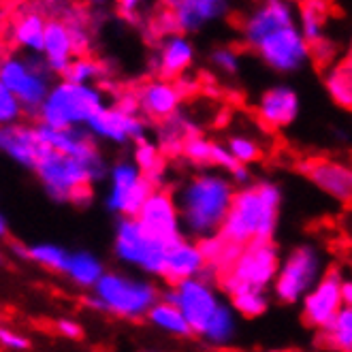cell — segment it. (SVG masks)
<instances>
[{
	"label": "cell",
	"instance_id": "1",
	"mask_svg": "<svg viewBox=\"0 0 352 352\" xmlns=\"http://www.w3.org/2000/svg\"><path fill=\"white\" fill-rule=\"evenodd\" d=\"M235 184L218 173H201L173 192L182 229L195 239L218 235L235 199Z\"/></svg>",
	"mask_w": 352,
	"mask_h": 352
},
{
	"label": "cell",
	"instance_id": "2",
	"mask_svg": "<svg viewBox=\"0 0 352 352\" xmlns=\"http://www.w3.org/2000/svg\"><path fill=\"white\" fill-rule=\"evenodd\" d=\"M282 207V190L274 182H258L235 192L220 237L235 248L254 241H274L278 216Z\"/></svg>",
	"mask_w": 352,
	"mask_h": 352
},
{
	"label": "cell",
	"instance_id": "3",
	"mask_svg": "<svg viewBox=\"0 0 352 352\" xmlns=\"http://www.w3.org/2000/svg\"><path fill=\"white\" fill-rule=\"evenodd\" d=\"M105 107L102 92L94 86H79L60 81L52 86L50 96L38 109V124L54 131H71L79 129Z\"/></svg>",
	"mask_w": 352,
	"mask_h": 352
},
{
	"label": "cell",
	"instance_id": "4",
	"mask_svg": "<svg viewBox=\"0 0 352 352\" xmlns=\"http://www.w3.org/2000/svg\"><path fill=\"white\" fill-rule=\"evenodd\" d=\"M38 179L43 182L50 199L56 203H73V197L81 188H92V184L105 177L107 169L84 162L73 156H65L50 146H41L34 167Z\"/></svg>",
	"mask_w": 352,
	"mask_h": 352
},
{
	"label": "cell",
	"instance_id": "5",
	"mask_svg": "<svg viewBox=\"0 0 352 352\" xmlns=\"http://www.w3.org/2000/svg\"><path fill=\"white\" fill-rule=\"evenodd\" d=\"M94 297L102 303V312L135 320L148 316L162 293L148 280L107 272L94 286Z\"/></svg>",
	"mask_w": 352,
	"mask_h": 352
},
{
	"label": "cell",
	"instance_id": "6",
	"mask_svg": "<svg viewBox=\"0 0 352 352\" xmlns=\"http://www.w3.org/2000/svg\"><path fill=\"white\" fill-rule=\"evenodd\" d=\"M280 272V254L274 241H254L245 245L233 267L220 276V284L226 295H235L243 288L265 291L269 284L276 282Z\"/></svg>",
	"mask_w": 352,
	"mask_h": 352
},
{
	"label": "cell",
	"instance_id": "7",
	"mask_svg": "<svg viewBox=\"0 0 352 352\" xmlns=\"http://www.w3.org/2000/svg\"><path fill=\"white\" fill-rule=\"evenodd\" d=\"M113 245H116V256L122 263L135 265L143 269L146 274L158 278L164 276L167 254L171 250V245L148 233L137 218H122L118 222Z\"/></svg>",
	"mask_w": 352,
	"mask_h": 352
},
{
	"label": "cell",
	"instance_id": "8",
	"mask_svg": "<svg viewBox=\"0 0 352 352\" xmlns=\"http://www.w3.org/2000/svg\"><path fill=\"white\" fill-rule=\"evenodd\" d=\"M322 256L312 245H299L280 265L274 282L276 297L284 303H297L305 299L322 278Z\"/></svg>",
	"mask_w": 352,
	"mask_h": 352
},
{
	"label": "cell",
	"instance_id": "9",
	"mask_svg": "<svg viewBox=\"0 0 352 352\" xmlns=\"http://www.w3.org/2000/svg\"><path fill=\"white\" fill-rule=\"evenodd\" d=\"M50 69L26 62L22 58H7L0 62V81L13 92V96L22 102L24 111L38 113L41 105L50 96Z\"/></svg>",
	"mask_w": 352,
	"mask_h": 352
},
{
	"label": "cell",
	"instance_id": "10",
	"mask_svg": "<svg viewBox=\"0 0 352 352\" xmlns=\"http://www.w3.org/2000/svg\"><path fill=\"white\" fill-rule=\"evenodd\" d=\"M162 299L175 303L182 309L184 318L188 320L192 329V336H199V338L203 336L205 327L210 324V320L222 307V301L216 293V288L201 278L186 280L177 286H169L167 291L162 293Z\"/></svg>",
	"mask_w": 352,
	"mask_h": 352
},
{
	"label": "cell",
	"instance_id": "11",
	"mask_svg": "<svg viewBox=\"0 0 352 352\" xmlns=\"http://www.w3.org/2000/svg\"><path fill=\"white\" fill-rule=\"evenodd\" d=\"M156 192L154 186L146 179L137 164L120 162L111 169V186L107 195L109 212L120 214L122 218H137L143 205Z\"/></svg>",
	"mask_w": 352,
	"mask_h": 352
},
{
	"label": "cell",
	"instance_id": "12",
	"mask_svg": "<svg viewBox=\"0 0 352 352\" xmlns=\"http://www.w3.org/2000/svg\"><path fill=\"white\" fill-rule=\"evenodd\" d=\"M269 69L278 73H295L305 67L309 60V45L297 26L278 30L276 34L267 36L254 50Z\"/></svg>",
	"mask_w": 352,
	"mask_h": 352
},
{
	"label": "cell",
	"instance_id": "13",
	"mask_svg": "<svg viewBox=\"0 0 352 352\" xmlns=\"http://www.w3.org/2000/svg\"><path fill=\"white\" fill-rule=\"evenodd\" d=\"M342 284H344V278L338 269H329L318 280V284L303 299L305 324L314 327L318 331H324L338 318V314L344 309Z\"/></svg>",
	"mask_w": 352,
	"mask_h": 352
},
{
	"label": "cell",
	"instance_id": "14",
	"mask_svg": "<svg viewBox=\"0 0 352 352\" xmlns=\"http://www.w3.org/2000/svg\"><path fill=\"white\" fill-rule=\"evenodd\" d=\"M137 220L143 224V229L148 233H152L156 239L175 245L177 241L184 239L182 235V220H179V212L173 199V192L167 190H156L148 203L143 205V210L139 212Z\"/></svg>",
	"mask_w": 352,
	"mask_h": 352
},
{
	"label": "cell",
	"instance_id": "15",
	"mask_svg": "<svg viewBox=\"0 0 352 352\" xmlns=\"http://www.w3.org/2000/svg\"><path fill=\"white\" fill-rule=\"evenodd\" d=\"M291 26H297L293 7L288 3H282V0H269V3L256 7L252 13H248L241 24V36L248 47L256 50L267 36Z\"/></svg>",
	"mask_w": 352,
	"mask_h": 352
},
{
	"label": "cell",
	"instance_id": "16",
	"mask_svg": "<svg viewBox=\"0 0 352 352\" xmlns=\"http://www.w3.org/2000/svg\"><path fill=\"white\" fill-rule=\"evenodd\" d=\"M301 171L314 186L340 203L352 205V167L340 160L314 158L301 164Z\"/></svg>",
	"mask_w": 352,
	"mask_h": 352
},
{
	"label": "cell",
	"instance_id": "17",
	"mask_svg": "<svg viewBox=\"0 0 352 352\" xmlns=\"http://www.w3.org/2000/svg\"><path fill=\"white\" fill-rule=\"evenodd\" d=\"M88 131L92 137H100L113 143H139L146 137V122L141 116H126L118 111L113 105L111 107H102L90 122H88Z\"/></svg>",
	"mask_w": 352,
	"mask_h": 352
},
{
	"label": "cell",
	"instance_id": "18",
	"mask_svg": "<svg viewBox=\"0 0 352 352\" xmlns=\"http://www.w3.org/2000/svg\"><path fill=\"white\" fill-rule=\"evenodd\" d=\"M137 96H139L141 113L152 122L164 124L179 113L182 94L173 81L154 79L150 84L141 86Z\"/></svg>",
	"mask_w": 352,
	"mask_h": 352
},
{
	"label": "cell",
	"instance_id": "19",
	"mask_svg": "<svg viewBox=\"0 0 352 352\" xmlns=\"http://www.w3.org/2000/svg\"><path fill=\"white\" fill-rule=\"evenodd\" d=\"M195 60L192 43L184 34L162 38L160 50L152 60V69L162 81H177Z\"/></svg>",
	"mask_w": 352,
	"mask_h": 352
},
{
	"label": "cell",
	"instance_id": "20",
	"mask_svg": "<svg viewBox=\"0 0 352 352\" xmlns=\"http://www.w3.org/2000/svg\"><path fill=\"white\" fill-rule=\"evenodd\" d=\"M167 9L175 17L177 32L190 34L201 30L207 22L222 17L229 11V5L222 0H173L167 5Z\"/></svg>",
	"mask_w": 352,
	"mask_h": 352
},
{
	"label": "cell",
	"instance_id": "21",
	"mask_svg": "<svg viewBox=\"0 0 352 352\" xmlns=\"http://www.w3.org/2000/svg\"><path fill=\"white\" fill-rule=\"evenodd\" d=\"M43 143L34 133V124H11L0 126V152H5L15 162L24 164L28 169L36 167L38 152Z\"/></svg>",
	"mask_w": 352,
	"mask_h": 352
},
{
	"label": "cell",
	"instance_id": "22",
	"mask_svg": "<svg viewBox=\"0 0 352 352\" xmlns=\"http://www.w3.org/2000/svg\"><path fill=\"white\" fill-rule=\"evenodd\" d=\"M258 116L272 129H284L299 116V96L288 86L269 88L258 100Z\"/></svg>",
	"mask_w": 352,
	"mask_h": 352
},
{
	"label": "cell",
	"instance_id": "23",
	"mask_svg": "<svg viewBox=\"0 0 352 352\" xmlns=\"http://www.w3.org/2000/svg\"><path fill=\"white\" fill-rule=\"evenodd\" d=\"M207 267L199 245L190 239H182L175 245H171V250L167 254V267H164L162 280L177 286L186 280H195L203 274V269Z\"/></svg>",
	"mask_w": 352,
	"mask_h": 352
},
{
	"label": "cell",
	"instance_id": "24",
	"mask_svg": "<svg viewBox=\"0 0 352 352\" xmlns=\"http://www.w3.org/2000/svg\"><path fill=\"white\" fill-rule=\"evenodd\" d=\"M43 56H45V67L50 69V73H58L60 77L69 69L71 62L75 60L71 32H69V26L62 17L47 19Z\"/></svg>",
	"mask_w": 352,
	"mask_h": 352
},
{
	"label": "cell",
	"instance_id": "25",
	"mask_svg": "<svg viewBox=\"0 0 352 352\" xmlns=\"http://www.w3.org/2000/svg\"><path fill=\"white\" fill-rule=\"evenodd\" d=\"M45 26L47 19L36 13V11H28L22 17L17 19L13 26V38L17 45H22L34 54H43V45H45Z\"/></svg>",
	"mask_w": 352,
	"mask_h": 352
},
{
	"label": "cell",
	"instance_id": "26",
	"mask_svg": "<svg viewBox=\"0 0 352 352\" xmlns=\"http://www.w3.org/2000/svg\"><path fill=\"white\" fill-rule=\"evenodd\" d=\"M148 320L158 327L164 333H171L175 338H190L192 336V329L188 324V320L184 318L182 309L175 303H169L160 297V301L150 309Z\"/></svg>",
	"mask_w": 352,
	"mask_h": 352
},
{
	"label": "cell",
	"instance_id": "27",
	"mask_svg": "<svg viewBox=\"0 0 352 352\" xmlns=\"http://www.w3.org/2000/svg\"><path fill=\"white\" fill-rule=\"evenodd\" d=\"M105 267L102 263L90 254V252H71V261H69V269H67V276L81 288H94L100 278L105 276Z\"/></svg>",
	"mask_w": 352,
	"mask_h": 352
},
{
	"label": "cell",
	"instance_id": "28",
	"mask_svg": "<svg viewBox=\"0 0 352 352\" xmlns=\"http://www.w3.org/2000/svg\"><path fill=\"white\" fill-rule=\"evenodd\" d=\"M327 13H329L327 5L316 3V0H309V3H303L299 7V26H301V34L305 38V43L309 45V50L324 41Z\"/></svg>",
	"mask_w": 352,
	"mask_h": 352
},
{
	"label": "cell",
	"instance_id": "29",
	"mask_svg": "<svg viewBox=\"0 0 352 352\" xmlns=\"http://www.w3.org/2000/svg\"><path fill=\"white\" fill-rule=\"evenodd\" d=\"M327 90L340 107L352 111V54L338 62L327 75Z\"/></svg>",
	"mask_w": 352,
	"mask_h": 352
},
{
	"label": "cell",
	"instance_id": "30",
	"mask_svg": "<svg viewBox=\"0 0 352 352\" xmlns=\"http://www.w3.org/2000/svg\"><path fill=\"white\" fill-rule=\"evenodd\" d=\"M320 344L336 352H352V307H344L338 318L320 331Z\"/></svg>",
	"mask_w": 352,
	"mask_h": 352
},
{
	"label": "cell",
	"instance_id": "31",
	"mask_svg": "<svg viewBox=\"0 0 352 352\" xmlns=\"http://www.w3.org/2000/svg\"><path fill=\"white\" fill-rule=\"evenodd\" d=\"M235 331H237V322H235L233 309L226 303H222V307L216 312V316L210 320V324L205 327L201 340H205L212 346H226V344L233 342Z\"/></svg>",
	"mask_w": 352,
	"mask_h": 352
},
{
	"label": "cell",
	"instance_id": "32",
	"mask_svg": "<svg viewBox=\"0 0 352 352\" xmlns=\"http://www.w3.org/2000/svg\"><path fill=\"white\" fill-rule=\"evenodd\" d=\"M28 261H34L41 267L52 269V272L67 274L71 252L56 243H34V245H28Z\"/></svg>",
	"mask_w": 352,
	"mask_h": 352
},
{
	"label": "cell",
	"instance_id": "33",
	"mask_svg": "<svg viewBox=\"0 0 352 352\" xmlns=\"http://www.w3.org/2000/svg\"><path fill=\"white\" fill-rule=\"evenodd\" d=\"M105 77V67L102 62L94 58H75L69 69L62 73V81H69V84H79V86H90L92 79H102Z\"/></svg>",
	"mask_w": 352,
	"mask_h": 352
},
{
	"label": "cell",
	"instance_id": "34",
	"mask_svg": "<svg viewBox=\"0 0 352 352\" xmlns=\"http://www.w3.org/2000/svg\"><path fill=\"white\" fill-rule=\"evenodd\" d=\"M231 303L237 314H241L245 318H258L267 312L269 297L265 295V291L243 288V291H237L235 295H231Z\"/></svg>",
	"mask_w": 352,
	"mask_h": 352
},
{
	"label": "cell",
	"instance_id": "35",
	"mask_svg": "<svg viewBox=\"0 0 352 352\" xmlns=\"http://www.w3.org/2000/svg\"><path fill=\"white\" fill-rule=\"evenodd\" d=\"M226 148H229V152L235 156V160L245 164V167L250 162L261 160V156H263V150H261L258 143L254 139H250V137H243V135L229 137V141H226Z\"/></svg>",
	"mask_w": 352,
	"mask_h": 352
},
{
	"label": "cell",
	"instance_id": "36",
	"mask_svg": "<svg viewBox=\"0 0 352 352\" xmlns=\"http://www.w3.org/2000/svg\"><path fill=\"white\" fill-rule=\"evenodd\" d=\"M24 113L22 102H19L13 92L0 81V126H11L19 124V118Z\"/></svg>",
	"mask_w": 352,
	"mask_h": 352
},
{
	"label": "cell",
	"instance_id": "37",
	"mask_svg": "<svg viewBox=\"0 0 352 352\" xmlns=\"http://www.w3.org/2000/svg\"><path fill=\"white\" fill-rule=\"evenodd\" d=\"M212 141H207L201 135H195L190 139H186L182 154L195 164H212Z\"/></svg>",
	"mask_w": 352,
	"mask_h": 352
},
{
	"label": "cell",
	"instance_id": "38",
	"mask_svg": "<svg viewBox=\"0 0 352 352\" xmlns=\"http://www.w3.org/2000/svg\"><path fill=\"white\" fill-rule=\"evenodd\" d=\"M65 22L69 26V32H71L75 58H88V54H90V34H88L84 22L77 19V17H73V15H67Z\"/></svg>",
	"mask_w": 352,
	"mask_h": 352
},
{
	"label": "cell",
	"instance_id": "39",
	"mask_svg": "<svg viewBox=\"0 0 352 352\" xmlns=\"http://www.w3.org/2000/svg\"><path fill=\"white\" fill-rule=\"evenodd\" d=\"M212 65L226 75H235L239 71V56L231 47H220L212 54Z\"/></svg>",
	"mask_w": 352,
	"mask_h": 352
},
{
	"label": "cell",
	"instance_id": "40",
	"mask_svg": "<svg viewBox=\"0 0 352 352\" xmlns=\"http://www.w3.org/2000/svg\"><path fill=\"white\" fill-rule=\"evenodd\" d=\"M212 164L218 169H224L229 175H233L241 167V162L235 160V156L229 152V148L220 146V143H214L212 146Z\"/></svg>",
	"mask_w": 352,
	"mask_h": 352
},
{
	"label": "cell",
	"instance_id": "41",
	"mask_svg": "<svg viewBox=\"0 0 352 352\" xmlns=\"http://www.w3.org/2000/svg\"><path fill=\"white\" fill-rule=\"evenodd\" d=\"M0 346L7 350H13V352H24L30 348V342L22 333H17V331H13L9 327H0Z\"/></svg>",
	"mask_w": 352,
	"mask_h": 352
},
{
	"label": "cell",
	"instance_id": "42",
	"mask_svg": "<svg viewBox=\"0 0 352 352\" xmlns=\"http://www.w3.org/2000/svg\"><path fill=\"white\" fill-rule=\"evenodd\" d=\"M113 107H116L118 111H122V113H126V116H139V113H141V105H139V96H137V92L120 94Z\"/></svg>",
	"mask_w": 352,
	"mask_h": 352
},
{
	"label": "cell",
	"instance_id": "43",
	"mask_svg": "<svg viewBox=\"0 0 352 352\" xmlns=\"http://www.w3.org/2000/svg\"><path fill=\"white\" fill-rule=\"evenodd\" d=\"M56 331L62 338H69V340H81V338H84V329H81V324L75 322V320H69V318L56 320Z\"/></svg>",
	"mask_w": 352,
	"mask_h": 352
},
{
	"label": "cell",
	"instance_id": "44",
	"mask_svg": "<svg viewBox=\"0 0 352 352\" xmlns=\"http://www.w3.org/2000/svg\"><path fill=\"white\" fill-rule=\"evenodd\" d=\"M139 3L137 0H124V3L118 5V13L126 19L129 24H139L141 22V11H139Z\"/></svg>",
	"mask_w": 352,
	"mask_h": 352
},
{
	"label": "cell",
	"instance_id": "45",
	"mask_svg": "<svg viewBox=\"0 0 352 352\" xmlns=\"http://www.w3.org/2000/svg\"><path fill=\"white\" fill-rule=\"evenodd\" d=\"M342 299H344V307H352V280H344Z\"/></svg>",
	"mask_w": 352,
	"mask_h": 352
},
{
	"label": "cell",
	"instance_id": "46",
	"mask_svg": "<svg viewBox=\"0 0 352 352\" xmlns=\"http://www.w3.org/2000/svg\"><path fill=\"white\" fill-rule=\"evenodd\" d=\"M11 250H13L15 256L28 261V245H24L22 241H11Z\"/></svg>",
	"mask_w": 352,
	"mask_h": 352
},
{
	"label": "cell",
	"instance_id": "47",
	"mask_svg": "<svg viewBox=\"0 0 352 352\" xmlns=\"http://www.w3.org/2000/svg\"><path fill=\"white\" fill-rule=\"evenodd\" d=\"M7 233H9L7 220H5V216H3V214H0V237H7Z\"/></svg>",
	"mask_w": 352,
	"mask_h": 352
},
{
	"label": "cell",
	"instance_id": "48",
	"mask_svg": "<svg viewBox=\"0 0 352 352\" xmlns=\"http://www.w3.org/2000/svg\"><path fill=\"white\" fill-rule=\"evenodd\" d=\"M3 261H5V258H3V254H0V265H3Z\"/></svg>",
	"mask_w": 352,
	"mask_h": 352
},
{
	"label": "cell",
	"instance_id": "49",
	"mask_svg": "<svg viewBox=\"0 0 352 352\" xmlns=\"http://www.w3.org/2000/svg\"><path fill=\"white\" fill-rule=\"evenodd\" d=\"M272 352H282V350H272Z\"/></svg>",
	"mask_w": 352,
	"mask_h": 352
}]
</instances>
